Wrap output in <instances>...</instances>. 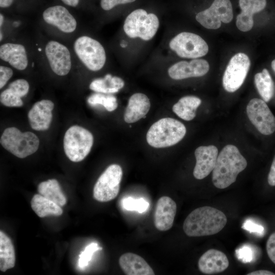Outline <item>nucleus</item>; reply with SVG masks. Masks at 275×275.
Returning a JSON list of instances; mask_svg holds the SVG:
<instances>
[{
    "label": "nucleus",
    "instance_id": "34",
    "mask_svg": "<svg viewBox=\"0 0 275 275\" xmlns=\"http://www.w3.org/2000/svg\"><path fill=\"white\" fill-rule=\"evenodd\" d=\"M8 88H10L21 98L28 94L30 86L26 80L19 79L10 83Z\"/></svg>",
    "mask_w": 275,
    "mask_h": 275
},
{
    "label": "nucleus",
    "instance_id": "33",
    "mask_svg": "<svg viewBox=\"0 0 275 275\" xmlns=\"http://www.w3.org/2000/svg\"><path fill=\"white\" fill-rule=\"evenodd\" d=\"M101 248L98 246L97 243L92 242L87 245L85 250L79 255L78 265L80 268L87 266L91 260L94 253Z\"/></svg>",
    "mask_w": 275,
    "mask_h": 275
},
{
    "label": "nucleus",
    "instance_id": "30",
    "mask_svg": "<svg viewBox=\"0 0 275 275\" xmlns=\"http://www.w3.org/2000/svg\"><path fill=\"white\" fill-rule=\"evenodd\" d=\"M87 101L91 105H102L108 112H113L118 107L117 98L111 95L95 93L88 98Z\"/></svg>",
    "mask_w": 275,
    "mask_h": 275
},
{
    "label": "nucleus",
    "instance_id": "18",
    "mask_svg": "<svg viewBox=\"0 0 275 275\" xmlns=\"http://www.w3.org/2000/svg\"><path fill=\"white\" fill-rule=\"evenodd\" d=\"M54 103L49 100H42L35 103L28 113L31 127L38 131L48 129L51 122Z\"/></svg>",
    "mask_w": 275,
    "mask_h": 275
},
{
    "label": "nucleus",
    "instance_id": "35",
    "mask_svg": "<svg viewBox=\"0 0 275 275\" xmlns=\"http://www.w3.org/2000/svg\"><path fill=\"white\" fill-rule=\"evenodd\" d=\"M136 0H100V6L105 11L111 10L116 6L131 3Z\"/></svg>",
    "mask_w": 275,
    "mask_h": 275
},
{
    "label": "nucleus",
    "instance_id": "3",
    "mask_svg": "<svg viewBox=\"0 0 275 275\" xmlns=\"http://www.w3.org/2000/svg\"><path fill=\"white\" fill-rule=\"evenodd\" d=\"M186 132V127L181 122L171 118H164L151 125L147 133L146 140L152 147L166 148L179 143Z\"/></svg>",
    "mask_w": 275,
    "mask_h": 275
},
{
    "label": "nucleus",
    "instance_id": "47",
    "mask_svg": "<svg viewBox=\"0 0 275 275\" xmlns=\"http://www.w3.org/2000/svg\"><path fill=\"white\" fill-rule=\"evenodd\" d=\"M2 37H3V35H2V33L1 32V39H0V40H1H1H2Z\"/></svg>",
    "mask_w": 275,
    "mask_h": 275
},
{
    "label": "nucleus",
    "instance_id": "31",
    "mask_svg": "<svg viewBox=\"0 0 275 275\" xmlns=\"http://www.w3.org/2000/svg\"><path fill=\"white\" fill-rule=\"evenodd\" d=\"M122 205L126 210L143 213L147 210L149 204L143 198L135 199L132 197H128L123 200Z\"/></svg>",
    "mask_w": 275,
    "mask_h": 275
},
{
    "label": "nucleus",
    "instance_id": "37",
    "mask_svg": "<svg viewBox=\"0 0 275 275\" xmlns=\"http://www.w3.org/2000/svg\"><path fill=\"white\" fill-rule=\"evenodd\" d=\"M13 74V70L10 68L4 66H0V89L4 87L12 76Z\"/></svg>",
    "mask_w": 275,
    "mask_h": 275
},
{
    "label": "nucleus",
    "instance_id": "23",
    "mask_svg": "<svg viewBox=\"0 0 275 275\" xmlns=\"http://www.w3.org/2000/svg\"><path fill=\"white\" fill-rule=\"evenodd\" d=\"M0 58L17 70H24L28 65L26 50L21 44L7 43L2 45Z\"/></svg>",
    "mask_w": 275,
    "mask_h": 275
},
{
    "label": "nucleus",
    "instance_id": "7",
    "mask_svg": "<svg viewBox=\"0 0 275 275\" xmlns=\"http://www.w3.org/2000/svg\"><path fill=\"white\" fill-rule=\"evenodd\" d=\"M75 52L80 61L89 70H100L106 61V54L102 45L88 36L78 38L74 44Z\"/></svg>",
    "mask_w": 275,
    "mask_h": 275
},
{
    "label": "nucleus",
    "instance_id": "28",
    "mask_svg": "<svg viewBox=\"0 0 275 275\" xmlns=\"http://www.w3.org/2000/svg\"><path fill=\"white\" fill-rule=\"evenodd\" d=\"M38 191L39 194L61 207L64 206L67 202L66 198L56 179H48L41 182L38 185Z\"/></svg>",
    "mask_w": 275,
    "mask_h": 275
},
{
    "label": "nucleus",
    "instance_id": "44",
    "mask_svg": "<svg viewBox=\"0 0 275 275\" xmlns=\"http://www.w3.org/2000/svg\"><path fill=\"white\" fill-rule=\"evenodd\" d=\"M4 21V16L2 14H0V26H1Z\"/></svg>",
    "mask_w": 275,
    "mask_h": 275
},
{
    "label": "nucleus",
    "instance_id": "2",
    "mask_svg": "<svg viewBox=\"0 0 275 275\" xmlns=\"http://www.w3.org/2000/svg\"><path fill=\"white\" fill-rule=\"evenodd\" d=\"M247 166V161L237 147L225 146L218 154L212 171V181L215 187L224 189L236 180L238 175Z\"/></svg>",
    "mask_w": 275,
    "mask_h": 275
},
{
    "label": "nucleus",
    "instance_id": "14",
    "mask_svg": "<svg viewBox=\"0 0 275 275\" xmlns=\"http://www.w3.org/2000/svg\"><path fill=\"white\" fill-rule=\"evenodd\" d=\"M44 20L66 33L74 32L76 21L69 10L62 5H54L46 8L42 13Z\"/></svg>",
    "mask_w": 275,
    "mask_h": 275
},
{
    "label": "nucleus",
    "instance_id": "22",
    "mask_svg": "<svg viewBox=\"0 0 275 275\" xmlns=\"http://www.w3.org/2000/svg\"><path fill=\"white\" fill-rule=\"evenodd\" d=\"M119 265L127 275H154V272L148 263L140 256L126 253L119 260Z\"/></svg>",
    "mask_w": 275,
    "mask_h": 275
},
{
    "label": "nucleus",
    "instance_id": "46",
    "mask_svg": "<svg viewBox=\"0 0 275 275\" xmlns=\"http://www.w3.org/2000/svg\"><path fill=\"white\" fill-rule=\"evenodd\" d=\"M120 45L122 47H125L127 46V43L125 41H123Z\"/></svg>",
    "mask_w": 275,
    "mask_h": 275
},
{
    "label": "nucleus",
    "instance_id": "38",
    "mask_svg": "<svg viewBox=\"0 0 275 275\" xmlns=\"http://www.w3.org/2000/svg\"><path fill=\"white\" fill-rule=\"evenodd\" d=\"M237 255L239 259L246 262L252 260V252L251 249L243 246L237 251Z\"/></svg>",
    "mask_w": 275,
    "mask_h": 275
},
{
    "label": "nucleus",
    "instance_id": "19",
    "mask_svg": "<svg viewBox=\"0 0 275 275\" xmlns=\"http://www.w3.org/2000/svg\"><path fill=\"white\" fill-rule=\"evenodd\" d=\"M229 264L225 254L215 249H210L201 256L198 265L201 272L212 274L224 271L228 267Z\"/></svg>",
    "mask_w": 275,
    "mask_h": 275
},
{
    "label": "nucleus",
    "instance_id": "5",
    "mask_svg": "<svg viewBox=\"0 0 275 275\" xmlns=\"http://www.w3.org/2000/svg\"><path fill=\"white\" fill-rule=\"evenodd\" d=\"M159 21L153 13H147L139 9L130 13L125 20L123 29L130 38H140L145 41L151 40L156 34Z\"/></svg>",
    "mask_w": 275,
    "mask_h": 275
},
{
    "label": "nucleus",
    "instance_id": "6",
    "mask_svg": "<svg viewBox=\"0 0 275 275\" xmlns=\"http://www.w3.org/2000/svg\"><path fill=\"white\" fill-rule=\"evenodd\" d=\"M93 141V136L88 130L79 126H72L64 135L65 153L71 161H80L90 153Z\"/></svg>",
    "mask_w": 275,
    "mask_h": 275
},
{
    "label": "nucleus",
    "instance_id": "43",
    "mask_svg": "<svg viewBox=\"0 0 275 275\" xmlns=\"http://www.w3.org/2000/svg\"><path fill=\"white\" fill-rule=\"evenodd\" d=\"M15 0H0V7L5 9L10 7L14 3Z\"/></svg>",
    "mask_w": 275,
    "mask_h": 275
},
{
    "label": "nucleus",
    "instance_id": "42",
    "mask_svg": "<svg viewBox=\"0 0 275 275\" xmlns=\"http://www.w3.org/2000/svg\"><path fill=\"white\" fill-rule=\"evenodd\" d=\"M65 5L71 7H76L80 4V0H61Z\"/></svg>",
    "mask_w": 275,
    "mask_h": 275
},
{
    "label": "nucleus",
    "instance_id": "36",
    "mask_svg": "<svg viewBox=\"0 0 275 275\" xmlns=\"http://www.w3.org/2000/svg\"><path fill=\"white\" fill-rule=\"evenodd\" d=\"M266 248L269 259L275 264V232L269 237L266 242Z\"/></svg>",
    "mask_w": 275,
    "mask_h": 275
},
{
    "label": "nucleus",
    "instance_id": "17",
    "mask_svg": "<svg viewBox=\"0 0 275 275\" xmlns=\"http://www.w3.org/2000/svg\"><path fill=\"white\" fill-rule=\"evenodd\" d=\"M177 211L175 202L168 196H162L157 201L154 214V223L156 228L166 231L173 226Z\"/></svg>",
    "mask_w": 275,
    "mask_h": 275
},
{
    "label": "nucleus",
    "instance_id": "11",
    "mask_svg": "<svg viewBox=\"0 0 275 275\" xmlns=\"http://www.w3.org/2000/svg\"><path fill=\"white\" fill-rule=\"evenodd\" d=\"M233 17V8L230 0H214L207 9L199 12L196 20L204 28L216 30L222 22L228 23Z\"/></svg>",
    "mask_w": 275,
    "mask_h": 275
},
{
    "label": "nucleus",
    "instance_id": "13",
    "mask_svg": "<svg viewBox=\"0 0 275 275\" xmlns=\"http://www.w3.org/2000/svg\"><path fill=\"white\" fill-rule=\"evenodd\" d=\"M45 51L50 68L56 74L64 76L69 72L71 67V56L65 45L51 41L46 44Z\"/></svg>",
    "mask_w": 275,
    "mask_h": 275
},
{
    "label": "nucleus",
    "instance_id": "29",
    "mask_svg": "<svg viewBox=\"0 0 275 275\" xmlns=\"http://www.w3.org/2000/svg\"><path fill=\"white\" fill-rule=\"evenodd\" d=\"M254 82L257 89L265 102H268L274 94V84L272 78L266 69L261 72L256 73L254 77Z\"/></svg>",
    "mask_w": 275,
    "mask_h": 275
},
{
    "label": "nucleus",
    "instance_id": "41",
    "mask_svg": "<svg viewBox=\"0 0 275 275\" xmlns=\"http://www.w3.org/2000/svg\"><path fill=\"white\" fill-rule=\"evenodd\" d=\"M248 275H274L275 273L267 270H259L247 273Z\"/></svg>",
    "mask_w": 275,
    "mask_h": 275
},
{
    "label": "nucleus",
    "instance_id": "15",
    "mask_svg": "<svg viewBox=\"0 0 275 275\" xmlns=\"http://www.w3.org/2000/svg\"><path fill=\"white\" fill-rule=\"evenodd\" d=\"M209 70L208 62L204 59H193L190 61L177 62L168 69L170 77L179 80L189 77H201Z\"/></svg>",
    "mask_w": 275,
    "mask_h": 275
},
{
    "label": "nucleus",
    "instance_id": "4",
    "mask_svg": "<svg viewBox=\"0 0 275 275\" xmlns=\"http://www.w3.org/2000/svg\"><path fill=\"white\" fill-rule=\"evenodd\" d=\"M2 146L15 156L25 158L37 151L39 140L33 132H21L16 127L5 129L0 140Z\"/></svg>",
    "mask_w": 275,
    "mask_h": 275
},
{
    "label": "nucleus",
    "instance_id": "24",
    "mask_svg": "<svg viewBox=\"0 0 275 275\" xmlns=\"http://www.w3.org/2000/svg\"><path fill=\"white\" fill-rule=\"evenodd\" d=\"M201 100L194 96L181 98L172 107V110L179 118L185 121H191L196 116V110L200 105Z\"/></svg>",
    "mask_w": 275,
    "mask_h": 275
},
{
    "label": "nucleus",
    "instance_id": "26",
    "mask_svg": "<svg viewBox=\"0 0 275 275\" xmlns=\"http://www.w3.org/2000/svg\"><path fill=\"white\" fill-rule=\"evenodd\" d=\"M124 86V81L121 78L107 74L103 78L93 80L89 88L97 93L112 94L117 93Z\"/></svg>",
    "mask_w": 275,
    "mask_h": 275
},
{
    "label": "nucleus",
    "instance_id": "12",
    "mask_svg": "<svg viewBox=\"0 0 275 275\" xmlns=\"http://www.w3.org/2000/svg\"><path fill=\"white\" fill-rule=\"evenodd\" d=\"M251 122L262 134L270 135L275 131V117L266 102L259 98L251 99L246 106Z\"/></svg>",
    "mask_w": 275,
    "mask_h": 275
},
{
    "label": "nucleus",
    "instance_id": "1",
    "mask_svg": "<svg viewBox=\"0 0 275 275\" xmlns=\"http://www.w3.org/2000/svg\"><path fill=\"white\" fill-rule=\"evenodd\" d=\"M227 222L223 212L214 207L204 206L195 209L187 216L183 229L189 237L209 236L219 232Z\"/></svg>",
    "mask_w": 275,
    "mask_h": 275
},
{
    "label": "nucleus",
    "instance_id": "39",
    "mask_svg": "<svg viewBox=\"0 0 275 275\" xmlns=\"http://www.w3.org/2000/svg\"><path fill=\"white\" fill-rule=\"evenodd\" d=\"M243 227L245 229L253 232L262 233L264 230L262 226L256 225L250 221H247L243 224Z\"/></svg>",
    "mask_w": 275,
    "mask_h": 275
},
{
    "label": "nucleus",
    "instance_id": "8",
    "mask_svg": "<svg viewBox=\"0 0 275 275\" xmlns=\"http://www.w3.org/2000/svg\"><path fill=\"white\" fill-rule=\"evenodd\" d=\"M123 175L120 166H109L97 180L93 189V197L100 202L114 200L118 195Z\"/></svg>",
    "mask_w": 275,
    "mask_h": 275
},
{
    "label": "nucleus",
    "instance_id": "16",
    "mask_svg": "<svg viewBox=\"0 0 275 275\" xmlns=\"http://www.w3.org/2000/svg\"><path fill=\"white\" fill-rule=\"evenodd\" d=\"M218 151L214 145L201 146L195 151L196 163L193 175L195 178L201 180L210 174L215 167Z\"/></svg>",
    "mask_w": 275,
    "mask_h": 275
},
{
    "label": "nucleus",
    "instance_id": "9",
    "mask_svg": "<svg viewBox=\"0 0 275 275\" xmlns=\"http://www.w3.org/2000/svg\"><path fill=\"white\" fill-rule=\"evenodd\" d=\"M170 48L180 57L197 59L205 56L208 46L200 36L189 32H182L170 42Z\"/></svg>",
    "mask_w": 275,
    "mask_h": 275
},
{
    "label": "nucleus",
    "instance_id": "40",
    "mask_svg": "<svg viewBox=\"0 0 275 275\" xmlns=\"http://www.w3.org/2000/svg\"><path fill=\"white\" fill-rule=\"evenodd\" d=\"M267 180L268 183L270 186H275V156L270 167Z\"/></svg>",
    "mask_w": 275,
    "mask_h": 275
},
{
    "label": "nucleus",
    "instance_id": "20",
    "mask_svg": "<svg viewBox=\"0 0 275 275\" xmlns=\"http://www.w3.org/2000/svg\"><path fill=\"white\" fill-rule=\"evenodd\" d=\"M266 3V0H239L241 11L236 17L238 30L244 32L250 31L254 25L253 15L263 10Z\"/></svg>",
    "mask_w": 275,
    "mask_h": 275
},
{
    "label": "nucleus",
    "instance_id": "10",
    "mask_svg": "<svg viewBox=\"0 0 275 275\" xmlns=\"http://www.w3.org/2000/svg\"><path fill=\"white\" fill-rule=\"evenodd\" d=\"M250 65V60L246 54L239 52L233 56L223 74L224 89L230 93L239 89L244 81Z\"/></svg>",
    "mask_w": 275,
    "mask_h": 275
},
{
    "label": "nucleus",
    "instance_id": "21",
    "mask_svg": "<svg viewBox=\"0 0 275 275\" xmlns=\"http://www.w3.org/2000/svg\"><path fill=\"white\" fill-rule=\"evenodd\" d=\"M150 108V102L144 94L136 93L130 96L124 114V120L127 123L136 122L144 118Z\"/></svg>",
    "mask_w": 275,
    "mask_h": 275
},
{
    "label": "nucleus",
    "instance_id": "27",
    "mask_svg": "<svg viewBox=\"0 0 275 275\" xmlns=\"http://www.w3.org/2000/svg\"><path fill=\"white\" fill-rule=\"evenodd\" d=\"M15 263V255L11 239L3 231H0V270L5 272L13 268Z\"/></svg>",
    "mask_w": 275,
    "mask_h": 275
},
{
    "label": "nucleus",
    "instance_id": "25",
    "mask_svg": "<svg viewBox=\"0 0 275 275\" xmlns=\"http://www.w3.org/2000/svg\"><path fill=\"white\" fill-rule=\"evenodd\" d=\"M31 205L33 211L40 217L49 215L60 216L63 213L61 206L40 194L33 197Z\"/></svg>",
    "mask_w": 275,
    "mask_h": 275
},
{
    "label": "nucleus",
    "instance_id": "45",
    "mask_svg": "<svg viewBox=\"0 0 275 275\" xmlns=\"http://www.w3.org/2000/svg\"><path fill=\"white\" fill-rule=\"evenodd\" d=\"M271 68L275 72V59H274L271 62Z\"/></svg>",
    "mask_w": 275,
    "mask_h": 275
},
{
    "label": "nucleus",
    "instance_id": "32",
    "mask_svg": "<svg viewBox=\"0 0 275 275\" xmlns=\"http://www.w3.org/2000/svg\"><path fill=\"white\" fill-rule=\"evenodd\" d=\"M0 101L8 107H20L23 105L21 98L9 88L1 93Z\"/></svg>",
    "mask_w": 275,
    "mask_h": 275
}]
</instances>
